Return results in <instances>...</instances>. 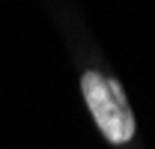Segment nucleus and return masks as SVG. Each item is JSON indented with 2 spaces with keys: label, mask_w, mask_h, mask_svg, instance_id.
<instances>
[{
  "label": "nucleus",
  "mask_w": 155,
  "mask_h": 149,
  "mask_svg": "<svg viewBox=\"0 0 155 149\" xmlns=\"http://www.w3.org/2000/svg\"><path fill=\"white\" fill-rule=\"evenodd\" d=\"M81 90H84V98H87L93 119L98 122L101 134L110 143H128L134 137V113H131L125 93L116 81H110L98 72H87L81 78Z\"/></svg>",
  "instance_id": "f257e3e1"
}]
</instances>
